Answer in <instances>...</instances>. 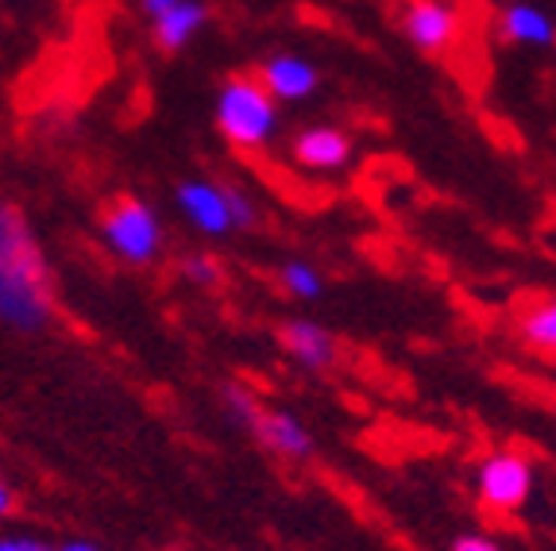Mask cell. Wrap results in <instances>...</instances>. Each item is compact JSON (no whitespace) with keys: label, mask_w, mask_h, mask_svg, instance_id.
<instances>
[{"label":"cell","mask_w":556,"mask_h":551,"mask_svg":"<svg viewBox=\"0 0 556 551\" xmlns=\"http://www.w3.org/2000/svg\"><path fill=\"white\" fill-rule=\"evenodd\" d=\"M448 551H506V548L495 540V536H486V533H464L448 543Z\"/></svg>","instance_id":"ac0fdd59"},{"label":"cell","mask_w":556,"mask_h":551,"mask_svg":"<svg viewBox=\"0 0 556 551\" xmlns=\"http://www.w3.org/2000/svg\"><path fill=\"white\" fill-rule=\"evenodd\" d=\"M54 317V274L27 216L0 201V324L43 332Z\"/></svg>","instance_id":"6da1fadb"},{"label":"cell","mask_w":556,"mask_h":551,"mask_svg":"<svg viewBox=\"0 0 556 551\" xmlns=\"http://www.w3.org/2000/svg\"><path fill=\"white\" fill-rule=\"evenodd\" d=\"M533 494V463L521 451L498 448L476 463V498L491 513H518Z\"/></svg>","instance_id":"277c9868"},{"label":"cell","mask_w":556,"mask_h":551,"mask_svg":"<svg viewBox=\"0 0 556 551\" xmlns=\"http://www.w3.org/2000/svg\"><path fill=\"white\" fill-rule=\"evenodd\" d=\"M252 432L270 456L287 459V463H309L317 456V439H313L309 424L290 409H260L252 421Z\"/></svg>","instance_id":"52a82bcc"},{"label":"cell","mask_w":556,"mask_h":551,"mask_svg":"<svg viewBox=\"0 0 556 551\" xmlns=\"http://www.w3.org/2000/svg\"><path fill=\"white\" fill-rule=\"evenodd\" d=\"M205 24H208L205 0H174L170 9L159 12V16L151 20V27H155L159 51H170V54L182 51V47L190 43L193 35H198Z\"/></svg>","instance_id":"7c38bea8"},{"label":"cell","mask_w":556,"mask_h":551,"mask_svg":"<svg viewBox=\"0 0 556 551\" xmlns=\"http://www.w3.org/2000/svg\"><path fill=\"white\" fill-rule=\"evenodd\" d=\"M495 27L506 43L526 47V51H553L556 47L553 12H545L541 4H533V0H510V4H503Z\"/></svg>","instance_id":"30bf717a"},{"label":"cell","mask_w":556,"mask_h":551,"mask_svg":"<svg viewBox=\"0 0 556 551\" xmlns=\"http://www.w3.org/2000/svg\"><path fill=\"white\" fill-rule=\"evenodd\" d=\"M182 274L190 278V282H198V285H220L225 270H220L217 259H208V255H193V259L182 262Z\"/></svg>","instance_id":"e0dca14e"},{"label":"cell","mask_w":556,"mask_h":551,"mask_svg":"<svg viewBox=\"0 0 556 551\" xmlns=\"http://www.w3.org/2000/svg\"><path fill=\"white\" fill-rule=\"evenodd\" d=\"M101 235L124 262H131V267L155 262L159 247H163V228H159L155 208L143 205L139 197L109 201L101 213Z\"/></svg>","instance_id":"3957f363"},{"label":"cell","mask_w":556,"mask_h":551,"mask_svg":"<svg viewBox=\"0 0 556 551\" xmlns=\"http://www.w3.org/2000/svg\"><path fill=\"white\" fill-rule=\"evenodd\" d=\"M399 31L421 54H448L460 39V12L448 0H406L399 12Z\"/></svg>","instance_id":"5b68a950"},{"label":"cell","mask_w":556,"mask_h":551,"mask_svg":"<svg viewBox=\"0 0 556 551\" xmlns=\"http://www.w3.org/2000/svg\"><path fill=\"white\" fill-rule=\"evenodd\" d=\"M278 347L290 355V359L302 367V371L325 374L340 362V344L329 328L317 324V320L294 317L287 324H278Z\"/></svg>","instance_id":"ba28073f"},{"label":"cell","mask_w":556,"mask_h":551,"mask_svg":"<svg viewBox=\"0 0 556 551\" xmlns=\"http://www.w3.org/2000/svg\"><path fill=\"white\" fill-rule=\"evenodd\" d=\"M59 551H101V548H93V543H78V540H74V543H62Z\"/></svg>","instance_id":"7402d4cb"},{"label":"cell","mask_w":556,"mask_h":551,"mask_svg":"<svg viewBox=\"0 0 556 551\" xmlns=\"http://www.w3.org/2000/svg\"><path fill=\"white\" fill-rule=\"evenodd\" d=\"M220 397H225V409L228 417H232L240 428H252V421L260 417V397L252 394L248 386H240V382H228L225 389H220Z\"/></svg>","instance_id":"9a60e30c"},{"label":"cell","mask_w":556,"mask_h":551,"mask_svg":"<svg viewBox=\"0 0 556 551\" xmlns=\"http://www.w3.org/2000/svg\"><path fill=\"white\" fill-rule=\"evenodd\" d=\"M0 551H59V548L39 543V540H27V536H4V540H0Z\"/></svg>","instance_id":"d6986e66"},{"label":"cell","mask_w":556,"mask_h":551,"mask_svg":"<svg viewBox=\"0 0 556 551\" xmlns=\"http://www.w3.org/2000/svg\"><path fill=\"white\" fill-rule=\"evenodd\" d=\"M278 285H282L294 302H317L325 293V274L305 259H287L278 267Z\"/></svg>","instance_id":"5bb4252c"},{"label":"cell","mask_w":556,"mask_h":551,"mask_svg":"<svg viewBox=\"0 0 556 551\" xmlns=\"http://www.w3.org/2000/svg\"><path fill=\"white\" fill-rule=\"evenodd\" d=\"M12 505H16V498H12L9 483H4V478H0V517H9V513H12Z\"/></svg>","instance_id":"44dd1931"},{"label":"cell","mask_w":556,"mask_h":551,"mask_svg":"<svg viewBox=\"0 0 556 551\" xmlns=\"http://www.w3.org/2000/svg\"><path fill=\"white\" fill-rule=\"evenodd\" d=\"M225 190H228V213H232V228H236V232L260 225V208H255V201L248 197L243 190H236V185H225Z\"/></svg>","instance_id":"2e32d148"},{"label":"cell","mask_w":556,"mask_h":551,"mask_svg":"<svg viewBox=\"0 0 556 551\" xmlns=\"http://www.w3.org/2000/svg\"><path fill=\"white\" fill-rule=\"evenodd\" d=\"M260 86L267 89L275 101H309L321 86V69L313 66L305 54H270L260 66Z\"/></svg>","instance_id":"8fae6325"},{"label":"cell","mask_w":556,"mask_h":551,"mask_svg":"<svg viewBox=\"0 0 556 551\" xmlns=\"http://www.w3.org/2000/svg\"><path fill=\"white\" fill-rule=\"evenodd\" d=\"M170 4H174V0H139V9H143V16H148V20H155L159 12H166Z\"/></svg>","instance_id":"ffe728a7"},{"label":"cell","mask_w":556,"mask_h":551,"mask_svg":"<svg viewBox=\"0 0 556 551\" xmlns=\"http://www.w3.org/2000/svg\"><path fill=\"white\" fill-rule=\"evenodd\" d=\"M217 128L240 151H263L278 136V101L255 74H232L217 93Z\"/></svg>","instance_id":"7a4b0ae2"},{"label":"cell","mask_w":556,"mask_h":551,"mask_svg":"<svg viewBox=\"0 0 556 551\" xmlns=\"http://www.w3.org/2000/svg\"><path fill=\"white\" fill-rule=\"evenodd\" d=\"M174 197H178V208H182V216L198 228V232H205V235L236 232L232 213H228V190L225 185H217V181L190 178V181L178 185Z\"/></svg>","instance_id":"9c48e42d"},{"label":"cell","mask_w":556,"mask_h":551,"mask_svg":"<svg viewBox=\"0 0 556 551\" xmlns=\"http://www.w3.org/2000/svg\"><path fill=\"white\" fill-rule=\"evenodd\" d=\"M518 336H521V344L533 347V351L556 355V297H548V302H538L533 309L521 312Z\"/></svg>","instance_id":"4fadbf2b"},{"label":"cell","mask_w":556,"mask_h":551,"mask_svg":"<svg viewBox=\"0 0 556 551\" xmlns=\"http://www.w3.org/2000/svg\"><path fill=\"white\" fill-rule=\"evenodd\" d=\"M290 158L309 174H340L356 158V139L344 128H332V124H313V128L294 136Z\"/></svg>","instance_id":"8992f818"}]
</instances>
